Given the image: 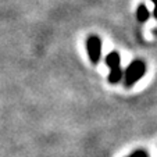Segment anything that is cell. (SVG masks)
<instances>
[{"mask_svg": "<svg viewBox=\"0 0 157 157\" xmlns=\"http://www.w3.org/2000/svg\"><path fill=\"white\" fill-rule=\"evenodd\" d=\"M149 10H147V7L145 6V4H140L139 7H138V10H136V17H138V20L140 21V22H145L146 20L149 18Z\"/></svg>", "mask_w": 157, "mask_h": 157, "instance_id": "cell-4", "label": "cell"}, {"mask_svg": "<svg viewBox=\"0 0 157 157\" xmlns=\"http://www.w3.org/2000/svg\"><path fill=\"white\" fill-rule=\"evenodd\" d=\"M154 3V11H153V14H154V18L157 20V0H151Z\"/></svg>", "mask_w": 157, "mask_h": 157, "instance_id": "cell-6", "label": "cell"}, {"mask_svg": "<svg viewBox=\"0 0 157 157\" xmlns=\"http://www.w3.org/2000/svg\"><path fill=\"white\" fill-rule=\"evenodd\" d=\"M145 72H146V64L142 60H133V61H131V64L127 67V71H125V77H124L125 86L129 88L133 83H136L138 81L143 78Z\"/></svg>", "mask_w": 157, "mask_h": 157, "instance_id": "cell-1", "label": "cell"}, {"mask_svg": "<svg viewBox=\"0 0 157 157\" xmlns=\"http://www.w3.org/2000/svg\"><path fill=\"white\" fill-rule=\"evenodd\" d=\"M128 157H149V154L146 153L145 150H142V149H139V150H135L132 154H129Z\"/></svg>", "mask_w": 157, "mask_h": 157, "instance_id": "cell-5", "label": "cell"}, {"mask_svg": "<svg viewBox=\"0 0 157 157\" xmlns=\"http://www.w3.org/2000/svg\"><path fill=\"white\" fill-rule=\"evenodd\" d=\"M106 64L110 67V75L109 81L111 83H117L122 77V70H121V57L117 52H111L107 54L106 57Z\"/></svg>", "mask_w": 157, "mask_h": 157, "instance_id": "cell-2", "label": "cell"}, {"mask_svg": "<svg viewBox=\"0 0 157 157\" xmlns=\"http://www.w3.org/2000/svg\"><path fill=\"white\" fill-rule=\"evenodd\" d=\"M86 49H88V56L92 64H98L101 54V40L99 36L90 35L86 42Z\"/></svg>", "mask_w": 157, "mask_h": 157, "instance_id": "cell-3", "label": "cell"}]
</instances>
